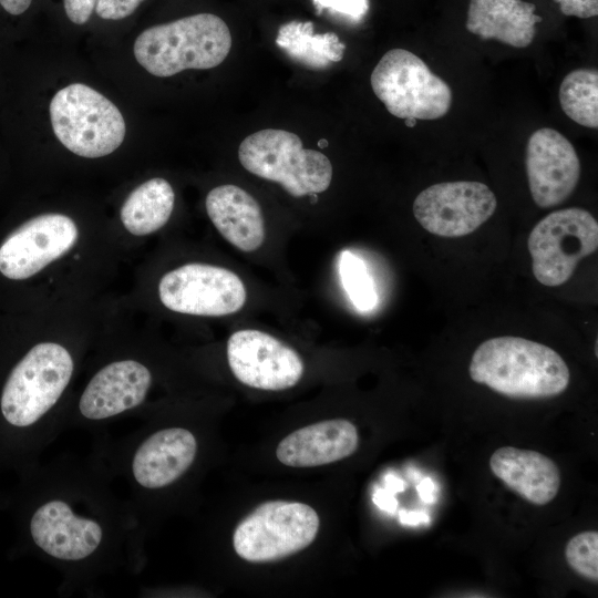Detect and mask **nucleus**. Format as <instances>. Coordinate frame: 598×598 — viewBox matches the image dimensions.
Segmentation results:
<instances>
[{
	"mask_svg": "<svg viewBox=\"0 0 598 598\" xmlns=\"http://www.w3.org/2000/svg\"><path fill=\"white\" fill-rule=\"evenodd\" d=\"M111 482L96 454L52 461L37 477L29 539L65 588L91 585L121 567L140 568L142 535Z\"/></svg>",
	"mask_w": 598,
	"mask_h": 598,
	"instance_id": "nucleus-1",
	"label": "nucleus"
},
{
	"mask_svg": "<svg viewBox=\"0 0 598 598\" xmlns=\"http://www.w3.org/2000/svg\"><path fill=\"white\" fill-rule=\"evenodd\" d=\"M75 370L71 352L56 342L33 346L10 371L0 395L7 425L49 444L62 430L56 409Z\"/></svg>",
	"mask_w": 598,
	"mask_h": 598,
	"instance_id": "nucleus-2",
	"label": "nucleus"
},
{
	"mask_svg": "<svg viewBox=\"0 0 598 598\" xmlns=\"http://www.w3.org/2000/svg\"><path fill=\"white\" fill-rule=\"evenodd\" d=\"M472 380L515 399H544L563 393L569 369L554 349L520 337H494L474 351Z\"/></svg>",
	"mask_w": 598,
	"mask_h": 598,
	"instance_id": "nucleus-3",
	"label": "nucleus"
},
{
	"mask_svg": "<svg viewBox=\"0 0 598 598\" xmlns=\"http://www.w3.org/2000/svg\"><path fill=\"white\" fill-rule=\"evenodd\" d=\"M230 48L226 22L213 13H197L144 30L135 40L134 55L147 72L165 78L188 69H213Z\"/></svg>",
	"mask_w": 598,
	"mask_h": 598,
	"instance_id": "nucleus-4",
	"label": "nucleus"
},
{
	"mask_svg": "<svg viewBox=\"0 0 598 598\" xmlns=\"http://www.w3.org/2000/svg\"><path fill=\"white\" fill-rule=\"evenodd\" d=\"M238 159L249 173L280 184L293 197L316 195L328 189L332 165L321 152L303 148L295 133L265 128L240 143Z\"/></svg>",
	"mask_w": 598,
	"mask_h": 598,
	"instance_id": "nucleus-5",
	"label": "nucleus"
},
{
	"mask_svg": "<svg viewBox=\"0 0 598 598\" xmlns=\"http://www.w3.org/2000/svg\"><path fill=\"white\" fill-rule=\"evenodd\" d=\"M50 117L58 140L82 157L109 155L125 137V121L120 110L82 83L70 84L54 94Z\"/></svg>",
	"mask_w": 598,
	"mask_h": 598,
	"instance_id": "nucleus-6",
	"label": "nucleus"
},
{
	"mask_svg": "<svg viewBox=\"0 0 598 598\" xmlns=\"http://www.w3.org/2000/svg\"><path fill=\"white\" fill-rule=\"evenodd\" d=\"M319 526V516L308 504L265 502L235 528L234 550L249 563L285 559L307 548L317 537Z\"/></svg>",
	"mask_w": 598,
	"mask_h": 598,
	"instance_id": "nucleus-7",
	"label": "nucleus"
},
{
	"mask_svg": "<svg viewBox=\"0 0 598 598\" xmlns=\"http://www.w3.org/2000/svg\"><path fill=\"white\" fill-rule=\"evenodd\" d=\"M371 87L388 112L399 118L436 120L452 105V91L414 53L388 51L373 69Z\"/></svg>",
	"mask_w": 598,
	"mask_h": 598,
	"instance_id": "nucleus-8",
	"label": "nucleus"
},
{
	"mask_svg": "<svg viewBox=\"0 0 598 598\" xmlns=\"http://www.w3.org/2000/svg\"><path fill=\"white\" fill-rule=\"evenodd\" d=\"M527 247L536 280L558 287L571 278L580 260L597 250L598 223L584 208L555 210L534 226Z\"/></svg>",
	"mask_w": 598,
	"mask_h": 598,
	"instance_id": "nucleus-9",
	"label": "nucleus"
},
{
	"mask_svg": "<svg viewBox=\"0 0 598 598\" xmlns=\"http://www.w3.org/2000/svg\"><path fill=\"white\" fill-rule=\"evenodd\" d=\"M151 370L135 359L112 361L97 370L83 389L66 426L95 429L140 409L151 390Z\"/></svg>",
	"mask_w": 598,
	"mask_h": 598,
	"instance_id": "nucleus-10",
	"label": "nucleus"
},
{
	"mask_svg": "<svg viewBox=\"0 0 598 598\" xmlns=\"http://www.w3.org/2000/svg\"><path fill=\"white\" fill-rule=\"evenodd\" d=\"M158 295L172 311L207 317L235 313L247 298L245 285L235 272L205 264H187L165 274Z\"/></svg>",
	"mask_w": 598,
	"mask_h": 598,
	"instance_id": "nucleus-11",
	"label": "nucleus"
},
{
	"mask_svg": "<svg viewBox=\"0 0 598 598\" xmlns=\"http://www.w3.org/2000/svg\"><path fill=\"white\" fill-rule=\"evenodd\" d=\"M497 200L480 182L457 181L429 186L414 199L413 215L430 234L455 238L472 234L495 213Z\"/></svg>",
	"mask_w": 598,
	"mask_h": 598,
	"instance_id": "nucleus-12",
	"label": "nucleus"
},
{
	"mask_svg": "<svg viewBox=\"0 0 598 598\" xmlns=\"http://www.w3.org/2000/svg\"><path fill=\"white\" fill-rule=\"evenodd\" d=\"M227 360L240 383L266 391L295 386L305 370L301 358L292 348L255 329L239 330L230 336Z\"/></svg>",
	"mask_w": 598,
	"mask_h": 598,
	"instance_id": "nucleus-13",
	"label": "nucleus"
},
{
	"mask_svg": "<svg viewBox=\"0 0 598 598\" xmlns=\"http://www.w3.org/2000/svg\"><path fill=\"white\" fill-rule=\"evenodd\" d=\"M78 227L62 214H43L14 229L0 246V272L23 280L65 255L76 243Z\"/></svg>",
	"mask_w": 598,
	"mask_h": 598,
	"instance_id": "nucleus-14",
	"label": "nucleus"
},
{
	"mask_svg": "<svg viewBox=\"0 0 598 598\" xmlns=\"http://www.w3.org/2000/svg\"><path fill=\"white\" fill-rule=\"evenodd\" d=\"M525 165L529 192L538 207L564 203L575 190L580 162L573 144L558 131L536 130L526 145Z\"/></svg>",
	"mask_w": 598,
	"mask_h": 598,
	"instance_id": "nucleus-15",
	"label": "nucleus"
},
{
	"mask_svg": "<svg viewBox=\"0 0 598 598\" xmlns=\"http://www.w3.org/2000/svg\"><path fill=\"white\" fill-rule=\"evenodd\" d=\"M358 445L354 424L332 419L291 432L278 444L276 456L286 466L316 467L349 457Z\"/></svg>",
	"mask_w": 598,
	"mask_h": 598,
	"instance_id": "nucleus-16",
	"label": "nucleus"
},
{
	"mask_svg": "<svg viewBox=\"0 0 598 598\" xmlns=\"http://www.w3.org/2000/svg\"><path fill=\"white\" fill-rule=\"evenodd\" d=\"M489 467L509 489L535 505L551 502L560 487L557 465L536 451L499 447L492 454Z\"/></svg>",
	"mask_w": 598,
	"mask_h": 598,
	"instance_id": "nucleus-17",
	"label": "nucleus"
},
{
	"mask_svg": "<svg viewBox=\"0 0 598 598\" xmlns=\"http://www.w3.org/2000/svg\"><path fill=\"white\" fill-rule=\"evenodd\" d=\"M206 212L220 235L241 251L251 252L265 240V221L258 202L245 189L225 184L206 196Z\"/></svg>",
	"mask_w": 598,
	"mask_h": 598,
	"instance_id": "nucleus-18",
	"label": "nucleus"
},
{
	"mask_svg": "<svg viewBox=\"0 0 598 598\" xmlns=\"http://www.w3.org/2000/svg\"><path fill=\"white\" fill-rule=\"evenodd\" d=\"M535 9L523 0H470L466 29L483 40L526 48L535 37V24L542 21Z\"/></svg>",
	"mask_w": 598,
	"mask_h": 598,
	"instance_id": "nucleus-19",
	"label": "nucleus"
},
{
	"mask_svg": "<svg viewBox=\"0 0 598 598\" xmlns=\"http://www.w3.org/2000/svg\"><path fill=\"white\" fill-rule=\"evenodd\" d=\"M276 44L292 61L311 70H324L342 60L346 45L333 32L313 34L311 21H290L282 24Z\"/></svg>",
	"mask_w": 598,
	"mask_h": 598,
	"instance_id": "nucleus-20",
	"label": "nucleus"
},
{
	"mask_svg": "<svg viewBox=\"0 0 598 598\" xmlns=\"http://www.w3.org/2000/svg\"><path fill=\"white\" fill-rule=\"evenodd\" d=\"M175 195L164 178H152L136 187L121 208V220L125 229L135 236L152 234L169 219Z\"/></svg>",
	"mask_w": 598,
	"mask_h": 598,
	"instance_id": "nucleus-21",
	"label": "nucleus"
},
{
	"mask_svg": "<svg viewBox=\"0 0 598 598\" xmlns=\"http://www.w3.org/2000/svg\"><path fill=\"white\" fill-rule=\"evenodd\" d=\"M559 103L574 122L589 128L598 127V72L577 69L568 73L559 86Z\"/></svg>",
	"mask_w": 598,
	"mask_h": 598,
	"instance_id": "nucleus-22",
	"label": "nucleus"
},
{
	"mask_svg": "<svg viewBox=\"0 0 598 598\" xmlns=\"http://www.w3.org/2000/svg\"><path fill=\"white\" fill-rule=\"evenodd\" d=\"M338 267L342 286L353 306L362 311L374 308L378 295L364 262L354 254L343 251L339 257Z\"/></svg>",
	"mask_w": 598,
	"mask_h": 598,
	"instance_id": "nucleus-23",
	"label": "nucleus"
},
{
	"mask_svg": "<svg viewBox=\"0 0 598 598\" xmlns=\"http://www.w3.org/2000/svg\"><path fill=\"white\" fill-rule=\"evenodd\" d=\"M565 558L575 573L597 582L598 533L596 530H586L571 537L565 547Z\"/></svg>",
	"mask_w": 598,
	"mask_h": 598,
	"instance_id": "nucleus-24",
	"label": "nucleus"
},
{
	"mask_svg": "<svg viewBox=\"0 0 598 598\" xmlns=\"http://www.w3.org/2000/svg\"><path fill=\"white\" fill-rule=\"evenodd\" d=\"M318 13L329 10L349 21L360 22L370 8L369 0H312Z\"/></svg>",
	"mask_w": 598,
	"mask_h": 598,
	"instance_id": "nucleus-25",
	"label": "nucleus"
},
{
	"mask_svg": "<svg viewBox=\"0 0 598 598\" xmlns=\"http://www.w3.org/2000/svg\"><path fill=\"white\" fill-rule=\"evenodd\" d=\"M144 0H96L95 12L105 20H121L131 16Z\"/></svg>",
	"mask_w": 598,
	"mask_h": 598,
	"instance_id": "nucleus-26",
	"label": "nucleus"
},
{
	"mask_svg": "<svg viewBox=\"0 0 598 598\" xmlns=\"http://www.w3.org/2000/svg\"><path fill=\"white\" fill-rule=\"evenodd\" d=\"M565 16L588 19L598 14V0H554Z\"/></svg>",
	"mask_w": 598,
	"mask_h": 598,
	"instance_id": "nucleus-27",
	"label": "nucleus"
},
{
	"mask_svg": "<svg viewBox=\"0 0 598 598\" xmlns=\"http://www.w3.org/2000/svg\"><path fill=\"white\" fill-rule=\"evenodd\" d=\"M68 18L75 24H84L95 8L96 0H63Z\"/></svg>",
	"mask_w": 598,
	"mask_h": 598,
	"instance_id": "nucleus-28",
	"label": "nucleus"
},
{
	"mask_svg": "<svg viewBox=\"0 0 598 598\" xmlns=\"http://www.w3.org/2000/svg\"><path fill=\"white\" fill-rule=\"evenodd\" d=\"M32 0H0L1 7L10 14L23 13L31 4Z\"/></svg>",
	"mask_w": 598,
	"mask_h": 598,
	"instance_id": "nucleus-29",
	"label": "nucleus"
},
{
	"mask_svg": "<svg viewBox=\"0 0 598 598\" xmlns=\"http://www.w3.org/2000/svg\"><path fill=\"white\" fill-rule=\"evenodd\" d=\"M404 123H405L406 126L413 127V126L416 124V120H415V118H411V117H410V118H405V120H404Z\"/></svg>",
	"mask_w": 598,
	"mask_h": 598,
	"instance_id": "nucleus-30",
	"label": "nucleus"
}]
</instances>
